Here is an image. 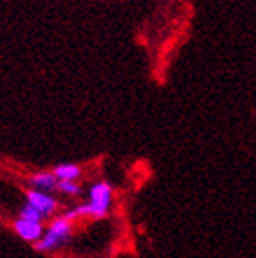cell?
Segmentation results:
<instances>
[{
	"label": "cell",
	"instance_id": "ba28073f",
	"mask_svg": "<svg viewBox=\"0 0 256 258\" xmlns=\"http://www.w3.org/2000/svg\"><path fill=\"white\" fill-rule=\"evenodd\" d=\"M57 190H59L61 194H65V196H72V198H77V196L83 194L81 185H77L76 181H59Z\"/></svg>",
	"mask_w": 256,
	"mask_h": 258
},
{
	"label": "cell",
	"instance_id": "52a82bcc",
	"mask_svg": "<svg viewBox=\"0 0 256 258\" xmlns=\"http://www.w3.org/2000/svg\"><path fill=\"white\" fill-rule=\"evenodd\" d=\"M18 219H24V221H31V222H43V215L38 212L36 208H32L31 205L25 203L20 210H18Z\"/></svg>",
	"mask_w": 256,
	"mask_h": 258
},
{
	"label": "cell",
	"instance_id": "3957f363",
	"mask_svg": "<svg viewBox=\"0 0 256 258\" xmlns=\"http://www.w3.org/2000/svg\"><path fill=\"white\" fill-rule=\"evenodd\" d=\"M29 183H31V186L34 190L50 194V192H54V190H57L59 179L54 176V172H38V174H34V176H31Z\"/></svg>",
	"mask_w": 256,
	"mask_h": 258
},
{
	"label": "cell",
	"instance_id": "277c9868",
	"mask_svg": "<svg viewBox=\"0 0 256 258\" xmlns=\"http://www.w3.org/2000/svg\"><path fill=\"white\" fill-rule=\"evenodd\" d=\"M90 201H97V203H113V188L108 181H97L95 185H92L88 192Z\"/></svg>",
	"mask_w": 256,
	"mask_h": 258
},
{
	"label": "cell",
	"instance_id": "5b68a950",
	"mask_svg": "<svg viewBox=\"0 0 256 258\" xmlns=\"http://www.w3.org/2000/svg\"><path fill=\"white\" fill-rule=\"evenodd\" d=\"M48 231H52V233H56L59 238H63L65 242H70V238H72V221H68L65 215H61V217H56L50 221V224H48L47 228Z\"/></svg>",
	"mask_w": 256,
	"mask_h": 258
},
{
	"label": "cell",
	"instance_id": "8992f818",
	"mask_svg": "<svg viewBox=\"0 0 256 258\" xmlns=\"http://www.w3.org/2000/svg\"><path fill=\"white\" fill-rule=\"evenodd\" d=\"M52 172L59 181H77L81 174H83V170L76 163H59V165L54 167Z\"/></svg>",
	"mask_w": 256,
	"mask_h": 258
},
{
	"label": "cell",
	"instance_id": "6da1fadb",
	"mask_svg": "<svg viewBox=\"0 0 256 258\" xmlns=\"http://www.w3.org/2000/svg\"><path fill=\"white\" fill-rule=\"evenodd\" d=\"M25 203L31 205L32 208H36L43 217H50L52 214H56L57 208H59V203L54 199L52 194L40 192V190H27L25 194Z\"/></svg>",
	"mask_w": 256,
	"mask_h": 258
},
{
	"label": "cell",
	"instance_id": "7a4b0ae2",
	"mask_svg": "<svg viewBox=\"0 0 256 258\" xmlns=\"http://www.w3.org/2000/svg\"><path fill=\"white\" fill-rule=\"evenodd\" d=\"M16 235L25 242H31V244H36L41 237H43V222H31V221H24V219H16L15 224Z\"/></svg>",
	"mask_w": 256,
	"mask_h": 258
}]
</instances>
